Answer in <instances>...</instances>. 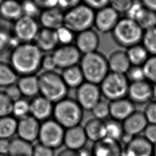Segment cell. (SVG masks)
<instances>
[{"label":"cell","instance_id":"277c9868","mask_svg":"<svg viewBox=\"0 0 156 156\" xmlns=\"http://www.w3.org/2000/svg\"><path fill=\"white\" fill-rule=\"evenodd\" d=\"M83 110L75 99L67 97L54 104L53 119L65 129L80 125Z\"/></svg>","mask_w":156,"mask_h":156},{"label":"cell","instance_id":"8fae6325","mask_svg":"<svg viewBox=\"0 0 156 156\" xmlns=\"http://www.w3.org/2000/svg\"><path fill=\"white\" fill-rule=\"evenodd\" d=\"M38 24L35 18L23 16L13 23L12 34L21 43L34 42L40 29Z\"/></svg>","mask_w":156,"mask_h":156},{"label":"cell","instance_id":"6f0895ef","mask_svg":"<svg viewBox=\"0 0 156 156\" xmlns=\"http://www.w3.org/2000/svg\"><path fill=\"white\" fill-rule=\"evenodd\" d=\"M57 156H80V155L79 151H76L65 148L62 150L57 155Z\"/></svg>","mask_w":156,"mask_h":156},{"label":"cell","instance_id":"e0dca14e","mask_svg":"<svg viewBox=\"0 0 156 156\" xmlns=\"http://www.w3.org/2000/svg\"><path fill=\"white\" fill-rule=\"evenodd\" d=\"M154 145L144 136H133L126 144L123 154L125 156H153Z\"/></svg>","mask_w":156,"mask_h":156},{"label":"cell","instance_id":"1f68e13d","mask_svg":"<svg viewBox=\"0 0 156 156\" xmlns=\"http://www.w3.org/2000/svg\"><path fill=\"white\" fill-rule=\"evenodd\" d=\"M18 77L9 63L0 62V87L5 88L16 83Z\"/></svg>","mask_w":156,"mask_h":156},{"label":"cell","instance_id":"9f6ffc18","mask_svg":"<svg viewBox=\"0 0 156 156\" xmlns=\"http://www.w3.org/2000/svg\"><path fill=\"white\" fill-rule=\"evenodd\" d=\"M140 2L146 9L156 13V0H140Z\"/></svg>","mask_w":156,"mask_h":156},{"label":"cell","instance_id":"11a10c76","mask_svg":"<svg viewBox=\"0 0 156 156\" xmlns=\"http://www.w3.org/2000/svg\"><path fill=\"white\" fill-rule=\"evenodd\" d=\"M10 140L0 139V154L9 155Z\"/></svg>","mask_w":156,"mask_h":156},{"label":"cell","instance_id":"9c48e42d","mask_svg":"<svg viewBox=\"0 0 156 156\" xmlns=\"http://www.w3.org/2000/svg\"><path fill=\"white\" fill-rule=\"evenodd\" d=\"M99 85L85 81L76 89V101L84 110L91 111L101 100Z\"/></svg>","mask_w":156,"mask_h":156},{"label":"cell","instance_id":"7dc6e473","mask_svg":"<svg viewBox=\"0 0 156 156\" xmlns=\"http://www.w3.org/2000/svg\"><path fill=\"white\" fill-rule=\"evenodd\" d=\"M41 69H43V71H55V69H57L51 53H49L43 55L41 64Z\"/></svg>","mask_w":156,"mask_h":156},{"label":"cell","instance_id":"cb8c5ba5","mask_svg":"<svg viewBox=\"0 0 156 156\" xmlns=\"http://www.w3.org/2000/svg\"><path fill=\"white\" fill-rule=\"evenodd\" d=\"M110 72L126 74L131 64L126 51L117 50L113 52L107 58Z\"/></svg>","mask_w":156,"mask_h":156},{"label":"cell","instance_id":"c3c4849f","mask_svg":"<svg viewBox=\"0 0 156 156\" xmlns=\"http://www.w3.org/2000/svg\"><path fill=\"white\" fill-rule=\"evenodd\" d=\"M4 91L13 102L23 98V96L16 83L4 88Z\"/></svg>","mask_w":156,"mask_h":156},{"label":"cell","instance_id":"f5cc1de1","mask_svg":"<svg viewBox=\"0 0 156 156\" xmlns=\"http://www.w3.org/2000/svg\"><path fill=\"white\" fill-rule=\"evenodd\" d=\"M82 0H58V7L67 11L81 4Z\"/></svg>","mask_w":156,"mask_h":156},{"label":"cell","instance_id":"52a82bcc","mask_svg":"<svg viewBox=\"0 0 156 156\" xmlns=\"http://www.w3.org/2000/svg\"><path fill=\"white\" fill-rule=\"evenodd\" d=\"M129 84L125 74L109 72L99 85L102 96L111 102L126 98Z\"/></svg>","mask_w":156,"mask_h":156},{"label":"cell","instance_id":"b9f144b4","mask_svg":"<svg viewBox=\"0 0 156 156\" xmlns=\"http://www.w3.org/2000/svg\"><path fill=\"white\" fill-rule=\"evenodd\" d=\"M13 102L4 91H0V118L11 115Z\"/></svg>","mask_w":156,"mask_h":156},{"label":"cell","instance_id":"5b68a950","mask_svg":"<svg viewBox=\"0 0 156 156\" xmlns=\"http://www.w3.org/2000/svg\"><path fill=\"white\" fill-rule=\"evenodd\" d=\"M111 33L118 45L127 49L141 43L144 30L135 21L126 16L119 19Z\"/></svg>","mask_w":156,"mask_h":156},{"label":"cell","instance_id":"681fc988","mask_svg":"<svg viewBox=\"0 0 156 156\" xmlns=\"http://www.w3.org/2000/svg\"><path fill=\"white\" fill-rule=\"evenodd\" d=\"M143 132L144 136L151 144H156V124H148Z\"/></svg>","mask_w":156,"mask_h":156},{"label":"cell","instance_id":"be15d7a7","mask_svg":"<svg viewBox=\"0 0 156 156\" xmlns=\"http://www.w3.org/2000/svg\"><path fill=\"white\" fill-rule=\"evenodd\" d=\"M15 1H20V2H21L22 1H23V0H15Z\"/></svg>","mask_w":156,"mask_h":156},{"label":"cell","instance_id":"30bf717a","mask_svg":"<svg viewBox=\"0 0 156 156\" xmlns=\"http://www.w3.org/2000/svg\"><path fill=\"white\" fill-rule=\"evenodd\" d=\"M51 54L57 68L62 70L79 65L82 55L73 44L58 46Z\"/></svg>","mask_w":156,"mask_h":156},{"label":"cell","instance_id":"836d02e7","mask_svg":"<svg viewBox=\"0 0 156 156\" xmlns=\"http://www.w3.org/2000/svg\"><path fill=\"white\" fill-rule=\"evenodd\" d=\"M11 115L18 121L30 115V101L21 98L13 102Z\"/></svg>","mask_w":156,"mask_h":156},{"label":"cell","instance_id":"91938a15","mask_svg":"<svg viewBox=\"0 0 156 156\" xmlns=\"http://www.w3.org/2000/svg\"><path fill=\"white\" fill-rule=\"evenodd\" d=\"M153 156H156V144L154 145V152H153Z\"/></svg>","mask_w":156,"mask_h":156},{"label":"cell","instance_id":"94428289","mask_svg":"<svg viewBox=\"0 0 156 156\" xmlns=\"http://www.w3.org/2000/svg\"><path fill=\"white\" fill-rule=\"evenodd\" d=\"M4 0H0V5H1V4L3 2V1H4Z\"/></svg>","mask_w":156,"mask_h":156},{"label":"cell","instance_id":"f6af8a7d","mask_svg":"<svg viewBox=\"0 0 156 156\" xmlns=\"http://www.w3.org/2000/svg\"><path fill=\"white\" fill-rule=\"evenodd\" d=\"M144 113L148 124H156V101L154 100L148 103Z\"/></svg>","mask_w":156,"mask_h":156},{"label":"cell","instance_id":"8992f818","mask_svg":"<svg viewBox=\"0 0 156 156\" xmlns=\"http://www.w3.org/2000/svg\"><path fill=\"white\" fill-rule=\"evenodd\" d=\"M95 11L81 3L66 11L64 13V25L74 33L91 29L94 26Z\"/></svg>","mask_w":156,"mask_h":156},{"label":"cell","instance_id":"7a4b0ae2","mask_svg":"<svg viewBox=\"0 0 156 156\" xmlns=\"http://www.w3.org/2000/svg\"><path fill=\"white\" fill-rule=\"evenodd\" d=\"M85 80L99 85L110 72L107 58L96 51L83 54L79 63Z\"/></svg>","mask_w":156,"mask_h":156},{"label":"cell","instance_id":"f35d334b","mask_svg":"<svg viewBox=\"0 0 156 156\" xmlns=\"http://www.w3.org/2000/svg\"><path fill=\"white\" fill-rule=\"evenodd\" d=\"M23 16L35 18L38 17L41 10L32 0H23L21 2Z\"/></svg>","mask_w":156,"mask_h":156},{"label":"cell","instance_id":"2e32d148","mask_svg":"<svg viewBox=\"0 0 156 156\" xmlns=\"http://www.w3.org/2000/svg\"><path fill=\"white\" fill-rule=\"evenodd\" d=\"M54 104L41 96H37L30 101V115L40 122L50 119L53 115Z\"/></svg>","mask_w":156,"mask_h":156},{"label":"cell","instance_id":"ab89813d","mask_svg":"<svg viewBox=\"0 0 156 156\" xmlns=\"http://www.w3.org/2000/svg\"><path fill=\"white\" fill-rule=\"evenodd\" d=\"M94 118L104 121L110 116L109 103L101 100L91 110Z\"/></svg>","mask_w":156,"mask_h":156},{"label":"cell","instance_id":"4316f807","mask_svg":"<svg viewBox=\"0 0 156 156\" xmlns=\"http://www.w3.org/2000/svg\"><path fill=\"white\" fill-rule=\"evenodd\" d=\"M83 129L88 140L93 143L106 137L105 121L92 118L86 122Z\"/></svg>","mask_w":156,"mask_h":156},{"label":"cell","instance_id":"5bb4252c","mask_svg":"<svg viewBox=\"0 0 156 156\" xmlns=\"http://www.w3.org/2000/svg\"><path fill=\"white\" fill-rule=\"evenodd\" d=\"M99 44V36L92 28L76 35L74 45L82 55L97 51Z\"/></svg>","mask_w":156,"mask_h":156},{"label":"cell","instance_id":"ffe728a7","mask_svg":"<svg viewBox=\"0 0 156 156\" xmlns=\"http://www.w3.org/2000/svg\"><path fill=\"white\" fill-rule=\"evenodd\" d=\"M64 13L58 7L41 10L38 16V23L41 27L56 30L64 25Z\"/></svg>","mask_w":156,"mask_h":156},{"label":"cell","instance_id":"d6986e66","mask_svg":"<svg viewBox=\"0 0 156 156\" xmlns=\"http://www.w3.org/2000/svg\"><path fill=\"white\" fill-rule=\"evenodd\" d=\"M87 140L83 127L80 125L65 129L63 144L66 148L80 151L83 149Z\"/></svg>","mask_w":156,"mask_h":156},{"label":"cell","instance_id":"f907efd6","mask_svg":"<svg viewBox=\"0 0 156 156\" xmlns=\"http://www.w3.org/2000/svg\"><path fill=\"white\" fill-rule=\"evenodd\" d=\"M84 4L87 5L94 11L109 5L110 0H82Z\"/></svg>","mask_w":156,"mask_h":156},{"label":"cell","instance_id":"8d00e7d4","mask_svg":"<svg viewBox=\"0 0 156 156\" xmlns=\"http://www.w3.org/2000/svg\"><path fill=\"white\" fill-rule=\"evenodd\" d=\"M143 68L146 80L153 85L156 84V55H150Z\"/></svg>","mask_w":156,"mask_h":156},{"label":"cell","instance_id":"e575fe53","mask_svg":"<svg viewBox=\"0 0 156 156\" xmlns=\"http://www.w3.org/2000/svg\"><path fill=\"white\" fill-rule=\"evenodd\" d=\"M105 124L106 136L120 142L124 133L122 122L110 118L105 121Z\"/></svg>","mask_w":156,"mask_h":156},{"label":"cell","instance_id":"6da1fadb","mask_svg":"<svg viewBox=\"0 0 156 156\" xmlns=\"http://www.w3.org/2000/svg\"><path fill=\"white\" fill-rule=\"evenodd\" d=\"M43 55L34 43H21L10 51L9 63L18 76L35 75L41 69Z\"/></svg>","mask_w":156,"mask_h":156},{"label":"cell","instance_id":"ee69618b","mask_svg":"<svg viewBox=\"0 0 156 156\" xmlns=\"http://www.w3.org/2000/svg\"><path fill=\"white\" fill-rule=\"evenodd\" d=\"M13 34L4 29H0V54L10 50V42Z\"/></svg>","mask_w":156,"mask_h":156},{"label":"cell","instance_id":"bcb514c9","mask_svg":"<svg viewBox=\"0 0 156 156\" xmlns=\"http://www.w3.org/2000/svg\"><path fill=\"white\" fill-rule=\"evenodd\" d=\"M54 149L40 143L34 145L32 156H54Z\"/></svg>","mask_w":156,"mask_h":156},{"label":"cell","instance_id":"60d3db41","mask_svg":"<svg viewBox=\"0 0 156 156\" xmlns=\"http://www.w3.org/2000/svg\"><path fill=\"white\" fill-rule=\"evenodd\" d=\"M125 75L130 83L146 80L143 66L131 65Z\"/></svg>","mask_w":156,"mask_h":156},{"label":"cell","instance_id":"9a60e30c","mask_svg":"<svg viewBox=\"0 0 156 156\" xmlns=\"http://www.w3.org/2000/svg\"><path fill=\"white\" fill-rule=\"evenodd\" d=\"M40 124L41 122L29 115L18 121L16 135L18 137L32 143L38 138Z\"/></svg>","mask_w":156,"mask_h":156},{"label":"cell","instance_id":"ba28073f","mask_svg":"<svg viewBox=\"0 0 156 156\" xmlns=\"http://www.w3.org/2000/svg\"><path fill=\"white\" fill-rule=\"evenodd\" d=\"M65 129L54 119L41 122L38 140L40 143L52 149L63 144Z\"/></svg>","mask_w":156,"mask_h":156},{"label":"cell","instance_id":"816d5d0a","mask_svg":"<svg viewBox=\"0 0 156 156\" xmlns=\"http://www.w3.org/2000/svg\"><path fill=\"white\" fill-rule=\"evenodd\" d=\"M144 7L143 4L141 3V2H136L134 1L133 4L131 5V7L129 8V9L127 11L126 13V17L132 19L135 21V18L138 16L140 12L142 10V9Z\"/></svg>","mask_w":156,"mask_h":156},{"label":"cell","instance_id":"ac0fdd59","mask_svg":"<svg viewBox=\"0 0 156 156\" xmlns=\"http://www.w3.org/2000/svg\"><path fill=\"white\" fill-rule=\"evenodd\" d=\"M122 149L119 141L105 137L93 143L91 156H121Z\"/></svg>","mask_w":156,"mask_h":156},{"label":"cell","instance_id":"7402d4cb","mask_svg":"<svg viewBox=\"0 0 156 156\" xmlns=\"http://www.w3.org/2000/svg\"><path fill=\"white\" fill-rule=\"evenodd\" d=\"M124 132L132 136H138L143 132L148 124L144 112L135 110L122 122Z\"/></svg>","mask_w":156,"mask_h":156},{"label":"cell","instance_id":"603a6c76","mask_svg":"<svg viewBox=\"0 0 156 156\" xmlns=\"http://www.w3.org/2000/svg\"><path fill=\"white\" fill-rule=\"evenodd\" d=\"M33 43L43 52H52L59 44L55 30L44 27L40 29Z\"/></svg>","mask_w":156,"mask_h":156},{"label":"cell","instance_id":"03108f58","mask_svg":"<svg viewBox=\"0 0 156 156\" xmlns=\"http://www.w3.org/2000/svg\"><path fill=\"white\" fill-rule=\"evenodd\" d=\"M121 156H125V155H124V154H122V155H121Z\"/></svg>","mask_w":156,"mask_h":156},{"label":"cell","instance_id":"d590c367","mask_svg":"<svg viewBox=\"0 0 156 156\" xmlns=\"http://www.w3.org/2000/svg\"><path fill=\"white\" fill-rule=\"evenodd\" d=\"M141 44L150 55H156V26L144 31Z\"/></svg>","mask_w":156,"mask_h":156},{"label":"cell","instance_id":"44dd1931","mask_svg":"<svg viewBox=\"0 0 156 156\" xmlns=\"http://www.w3.org/2000/svg\"><path fill=\"white\" fill-rule=\"evenodd\" d=\"M135 104L128 98H123L109 103L110 116L119 122L124 121L135 111Z\"/></svg>","mask_w":156,"mask_h":156},{"label":"cell","instance_id":"680465c9","mask_svg":"<svg viewBox=\"0 0 156 156\" xmlns=\"http://www.w3.org/2000/svg\"><path fill=\"white\" fill-rule=\"evenodd\" d=\"M152 91H153V99L155 101H156V84L153 85Z\"/></svg>","mask_w":156,"mask_h":156},{"label":"cell","instance_id":"f1b7e54d","mask_svg":"<svg viewBox=\"0 0 156 156\" xmlns=\"http://www.w3.org/2000/svg\"><path fill=\"white\" fill-rule=\"evenodd\" d=\"M34 145L19 137L10 140L9 156H32Z\"/></svg>","mask_w":156,"mask_h":156},{"label":"cell","instance_id":"d6a6232c","mask_svg":"<svg viewBox=\"0 0 156 156\" xmlns=\"http://www.w3.org/2000/svg\"><path fill=\"white\" fill-rule=\"evenodd\" d=\"M135 21L144 31L148 30L156 26V13L144 7Z\"/></svg>","mask_w":156,"mask_h":156},{"label":"cell","instance_id":"e7e4bbea","mask_svg":"<svg viewBox=\"0 0 156 156\" xmlns=\"http://www.w3.org/2000/svg\"><path fill=\"white\" fill-rule=\"evenodd\" d=\"M1 16H0V24H1Z\"/></svg>","mask_w":156,"mask_h":156},{"label":"cell","instance_id":"6125c7cd","mask_svg":"<svg viewBox=\"0 0 156 156\" xmlns=\"http://www.w3.org/2000/svg\"><path fill=\"white\" fill-rule=\"evenodd\" d=\"M0 156H9L8 155H4V154H0Z\"/></svg>","mask_w":156,"mask_h":156},{"label":"cell","instance_id":"83f0119b","mask_svg":"<svg viewBox=\"0 0 156 156\" xmlns=\"http://www.w3.org/2000/svg\"><path fill=\"white\" fill-rule=\"evenodd\" d=\"M60 75L68 88L77 89L85 81L79 65L63 69Z\"/></svg>","mask_w":156,"mask_h":156},{"label":"cell","instance_id":"74e56055","mask_svg":"<svg viewBox=\"0 0 156 156\" xmlns=\"http://www.w3.org/2000/svg\"><path fill=\"white\" fill-rule=\"evenodd\" d=\"M58 43L60 45L71 44L74 41L76 35L72 30L63 26L55 30Z\"/></svg>","mask_w":156,"mask_h":156},{"label":"cell","instance_id":"4dcf8cb0","mask_svg":"<svg viewBox=\"0 0 156 156\" xmlns=\"http://www.w3.org/2000/svg\"><path fill=\"white\" fill-rule=\"evenodd\" d=\"M18 120L12 115L0 118V139L11 140L16 135Z\"/></svg>","mask_w":156,"mask_h":156},{"label":"cell","instance_id":"7bdbcfd3","mask_svg":"<svg viewBox=\"0 0 156 156\" xmlns=\"http://www.w3.org/2000/svg\"><path fill=\"white\" fill-rule=\"evenodd\" d=\"M135 0H110L109 5L119 13H126Z\"/></svg>","mask_w":156,"mask_h":156},{"label":"cell","instance_id":"7c38bea8","mask_svg":"<svg viewBox=\"0 0 156 156\" xmlns=\"http://www.w3.org/2000/svg\"><path fill=\"white\" fill-rule=\"evenodd\" d=\"M119 19V13L107 5L95 11L93 26L101 33L112 32Z\"/></svg>","mask_w":156,"mask_h":156},{"label":"cell","instance_id":"db71d44e","mask_svg":"<svg viewBox=\"0 0 156 156\" xmlns=\"http://www.w3.org/2000/svg\"><path fill=\"white\" fill-rule=\"evenodd\" d=\"M41 10L58 7V0H32Z\"/></svg>","mask_w":156,"mask_h":156},{"label":"cell","instance_id":"484cf974","mask_svg":"<svg viewBox=\"0 0 156 156\" xmlns=\"http://www.w3.org/2000/svg\"><path fill=\"white\" fill-rule=\"evenodd\" d=\"M21 2L15 0H4L0 5V16L2 20L13 23L23 16Z\"/></svg>","mask_w":156,"mask_h":156},{"label":"cell","instance_id":"4fadbf2b","mask_svg":"<svg viewBox=\"0 0 156 156\" xmlns=\"http://www.w3.org/2000/svg\"><path fill=\"white\" fill-rule=\"evenodd\" d=\"M153 85L147 80L132 82L129 84L127 97L134 104L149 103L153 99Z\"/></svg>","mask_w":156,"mask_h":156},{"label":"cell","instance_id":"d4e9b609","mask_svg":"<svg viewBox=\"0 0 156 156\" xmlns=\"http://www.w3.org/2000/svg\"><path fill=\"white\" fill-rule=\"evenodd\" d=\"M16 84L23 97L32 99L40 94L38 76L26 75L20 76Z\"/></svg>","mask_w":156,"mask_h":156},{"label":"cell","instance_id":"3957f363","mask_svg":"<svg viewBox=\"0 0 156 156\" xmlns=\"http://www.w3.org/2000/svg\"><path fill=\"white\" fill-rule=\"evenodd\" d=\"M40 95L54 104L66 98L68 88L60 74L52 71H43L38 76Z\"/></svg>","mask_w":156,"mask_h":156},{"label":"cell","instance_id":"f546056e","mask_svg":"<svg viewBox=\"0 0 156 156\" xmlns=\"http://www.w3.org/2000/svg\"><path fill=\"white\" fill-rule=\"evenodd\" d=\"M126 53L131 65L133 66H143L150 56L141 43L127 48Z\"/></svg>","mask_w":156,"mask_h":156}]
</instances>
